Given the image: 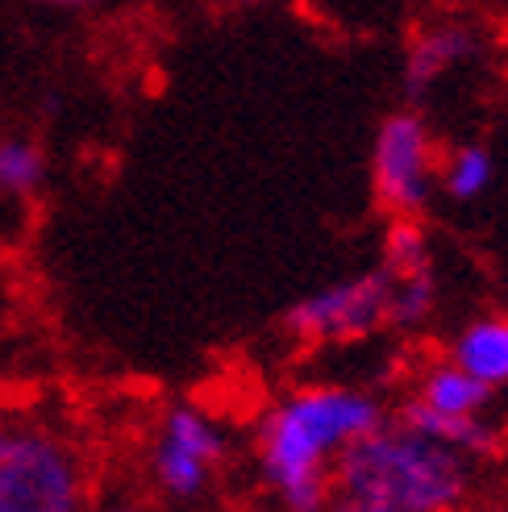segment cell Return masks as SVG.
I'll return each instance as SVG.
<instances>
[{"mask_svg":"<svg viewBox=\"0 0 508 512\" xmlns=\"http://www.w3.org/2000/svg\"><path fill=\"white\" fill-rule=\"evenodd\" d=\"M388 417L384 400L350 383H304L275 400L254 429V463L288 512L329 508L334 458Z\"/></svg>","mask_w":508,"mask_h":512,"instance_id":"obj_1","label":"cell"},{"mask_svg":"<svg viewBox=\"0 0 508 512\" xmlns=\"http://www.w3.org/2000/svg\"><path fill=\"white\" fill-rule=\"evenodd\" d=\"M475 488V458L384 417L334 458L329 504L346 512H450Z\"/></svg>","mask_w":508,"mask_h":512,"instance_id":"obj_2","label":"cell"},{"mask_svg":"<svg viewBox=\"0 0 508 512\" xmlns=\"http://www.w3.org/2000/svg\"><path fill=\"white\" fill-rule=\"evenodd\" d=\"M88 504V463L38 413H0V512H75Z\"/></svg>","mask_w":508,"mask_h":512,"instance_id":"obj_3","label":"cell"},{"mask_svg":"<svg viewBox=\"0 0 508 512\" xmlns=\"http://www.w3.org/2000/svg\"><path fill=\"white\" fill-rule=\"evenodd\" d=\"M438 138L417 109L388 113L375 130L371 192L388 217H421L438 192Z\"/></svg>","mask_w":508,"mask_h":512,"instance_id":"obj_4","label":"cell"},{"mask_svg":"<svg viewBox=\"0 0 508 512\" xmlns=\"http://www.w3.org/2000/svg\"><path fill=\"white\" fill-rule=\"evenodd\" d=\"M225 458H230V433H225V425L196 404H171L155 429L146 467H150V483L159 488V496L200 500L217 483Z\"/></svg>","mask_w":508,"mask_h":512,"instance_id":"obj_5","label":"cell"},{"mask_svg":"<svg viewBox=\"0 0 508 512\" xmlns=\"http://www.w3.org/2000/svg\"><path fill=\"white\" fill-rule=\"evenodd\" d=\"M279 325L304 346L363 342L388 325V271L375 267L300 296L284 309Z\"/></svg>","mask_w":508,"mask_h":512,"instance_id":"obj_6","label":"cell"},{"mask_svg":"<svg viewBox=\"0 0 508 512\" xmlns=\"http://www.w3.org/2000/svg\"><path fill=\"white\" fill-rule=\"evenodd\" d=\"M488 50V30L471 17H434L429 25L409 38L404 46V75L400 88L413 105H425L438 92L442 80H450L459 67H471L484 59Z\"/></svg>","mask_w":508,"mask_h":512,"instance_id":"obj_7","label":"cell"},{"mask_svg":"<svg viewBox=\"0 0 508 512\" xmlns=\"http://www.w3.org/2000/svg\"><path fill=\"white\" fill-rule=\"evenodd\" d=\"M450 363L488 383L492 392L508 388V313H484L467 321L450 342Z\"/></svg>","mask_w":508,"mask_h":512,"instance_id":"obj_8","label":"cell"},{"mask_svg":"<svg viewBox=\"0 0 508 512\" xmlns=\"http://www.w3.org/2000/svg\"><path fill=\"white\" fill-rule=\"evenodd\" d=\"M496 396L488 383H479L475 375H467L459 363H429L413 388V400L434 408V413H450V417H488L496 408Z\"/></svg>","mask_w":508,"mask_h":512,"instance_id":"obj_9","label":"cell"},{"mask_svg":"<svg viewBox=\"0 0 508 512\" xmlns=\"http://www.w3.org/2000/svg\"><path fill=\"white\" fill-rule=\"evenodd\" d=\"M396 417L409 421L421 433H429V438H438L442 446L471 454V458H488L500 446V425H496L492 413L488 417H450V413H434V408H425L409 396V404H404Z\"/></svg>","mask_w":508,"mask_h":512,"instance_id":"obj_10","label":"cell"},{"mask_svg":"<svg viewBox=\"0 0 508 512\" xmlns=\"http://www.w3.org/2000/svg\"><path fill=\"white\" fill-rule=\"evenodd\" d=\"M434 309H438V263L388 271V329H421L434 317Z\"/></svg>","mask_w":508,"mask_h":512,"instance_id":"obj_11","label":"cell"},{"mask_svg":"<svg viewBox=\"0 0 508 512\" xmlns=\"http://www.w3.org/2000/svg\"><path fill=\"white\" fill-rule=\"evenodd\" d=\"M492 175H496L492 150L484 142H463L438 163V188L450 200H479L492 188Z\"/></svg>","mask_w":508,"mask_h":512,"instance_id":"obj_12","label":"cell"},{"mask_svg":"<svg viewBox=\"0 0 508 512\" xmlns=\"http://www.w3.org/2000/svg\"><path fill=\"white\" fill-rule=\"evenodd\" d=\"M46 150L30 138H0V196H34L46 184Z\"/></svg>","mask_w":508,"mask_h":512,"instance_id":"obj_13","label":"cell"},{"mask_svg":"<svg viewBox=\"0 0 508 512\" xmlns=\"http://www.w3.org/2000/svg\"><path fill=\"white\" fill-rule=\"evenodd\" d=\"M213 5H221V9H263V5H271V0H213Z\"/></svg>","mask_w":508,"mask_h":512,"instance_id":"obj_14","label":"cell"},{"mask_svg":"<svg viewBox=\"0 0 508 512\" xmlns=\"http://www.w3.org/2000/svg\"><path fill=\"white\" fill-rule=\"evenodd\" d=\"M38 5H50V9H88L96 0H38Z\"/></svg>","mask_w":508,"mask_h":512,"instance_id":"obj_15","label":"cell"}]
</instances>
